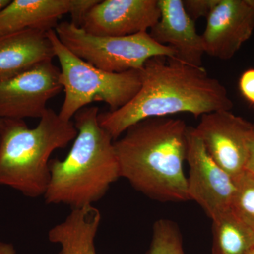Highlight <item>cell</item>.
<instances>
[{
  "mask_svg": "<svg viewBox=\"0 0 254 254\" xmlns=\"http://www.w3.org/2000/svg\"><path fill=\"white\" fill-rule=\"evenodd\" d=\"M160 18L158 0H99L80 28L94 36H131L148 32Z\"/></svg>",
  "mask_w": 254,
  "mask_h": 254,
  "instance_id": "11",
  "label": "cell"
},
{
  "mask_svg": "<svg viewBox=\"0 0 254 254\" xmlns=\"http://www.w3.org/2000/svg\"><path fill=\"white\" fill-rule=\"evenodd\" d=\"M55 58L48 32L28 29L0 34V81L53 62Z\"/></svg>",
  "mask_w": 254,
  "mask_h": 254,
  "instance_id": "13",
  "label": "cell"
},
{
  "mask_svg": "<svg viewBox=\"0 0 254 254\" xmlns=\"http://www.w3.org/2000/svg\"><path fill=\"white\" fill-rule=\"evenodd\" d=\"M212 254H249L254 250V230L232 210L213 220Z\"/></svg>",
  "mask_w": 254,
  "mask_h": 254,
  "instance_id": "16",
  "label": "cell"
},
{
  "mask_svg": "<svg viewBox=\"0 0 254 254\" xmlns=\"http://www.w3.org/2000/svg\"><path fill=\"white\" fill-rule=\"evenodd\" d=\"M145 254H185L181 232L171 220L155 222L149 249Z\"/></svg>",
  "mask_w": 254,
  "mask_h": 254,
  "instance_id": "17",
  "label": "cell"
},
{
  "mask_svg": "<svg viewBox=\"0 0 254 254\" xmlns=\"http://www.w3.org/2000/svg\"><path fill=\"white\" fill-rule=\"evenodd\" d=\"M0 254H16V252L11 244L0 242Z\"/></svg>",
  "mask_w": 254,
  "mask_h": 254,
  "instance_id": "23",
  "label": "cell"
},
{
  "mask_svg": "<svg viewBox=\"0 0 254 254\" xmlns=\"http://www.w3.org/2000/svg\"><path fill=\"white\" fill-rule=\"evenodd\" d=\"M235 181L237 188L232 210L254 230V176L245 172Z\"/></svg>",
  "mask_w": 254,
  "mask_h": 254,
  "instance_id": "18",
  "label": "cell"
},
{
  "mask_svg": "<svg viewBox=\"0 0 254 254\" xmlns=\"http://www.w3.org/2000/svg\"><path fill=\"white\" fill-rule=\"evenodd\" d=\"M60 65V81L64 91V100L59 116L65 121L93 102H104L109 111L126 105L141 86L139 70L110 73L95 67L78 58L60 41L55 30L48 32Z\"/></svg>",
  "mask_w": 254,
  "mask_h": 254,
  "instance_id": "5",
  "label": "cell"
},
{
  "mask_svg": "<svg viewBox=\"0 0 254 254\" xmlns=\"http://www.w3.org/2000/svg\"><path fill=\"white\" fill-rule=\"evenodd\" d=\"M186 161L190 200L199 204L212 220L232 210L236 181L209 156L194 127H188Z\"/></svg>",
  "mask_w": 254,
  "mask_h": 254,
  "instance_id": "7",
  "label": "cell"
},
{
  "mask_svg": "<svg viewBox=\"0 0 254 254\" xmlns=\"http://www.w3.org/2000/svg\"><path fill=\"white\" fill-rule=\"evenodd\" d=\"M98 107H86L74 115L78 133L63 160L51 159L44 195L48 204L72 209L93 205L120 178L114 140L100 126Z\"/></svg>",
  "mask_w": 254,
  "mask_h": 254,
  "instance_id": "3",
  "label": "cell"
},
{
  "mask_svg": "<svg viewBox=\"0 0 254 254\" xmlns=\"http://www.w3.org/2000/svg\"><path fill=\"white\" fill-rule=\"evenodd\" d=\"M188 126L180 119L148 118L114 141L120 177L135 190L163 202L190 200L184 171Z\"/></svg>",
  "mask_w": 254,
  "mask_h": 254,
  "instance_id": "2",
  "label": "cell"
},
{
  "mask_svg": "<svg viewBox=\"0 0 254 254\" xmlns=\"http://www.w3.org/2000/svg\"><path fill=\"white\" fill-rule=\"evenodd\" d=\"M253 128L231 110H219L202 115L194 130L209 156L236 180L245 172Z\"/></svg>",
  "mask_w": 254,
  "mask_h": 254,
  "instance_id": "8",
  "label": "cell"
},
{
  "mask_svg": "<svg viewBox=\"0 0 254 254\" xmlns=\"http://www.w3.org/2000/svg\"><path fill=\"white\" fill-rule=\"evenodd\" d=\"M3 127H4V119L0 118V137H1V131H2Z\"/></svg>",
  "mask_w": 254,
  "mask_h": 254,
  "instance_id": "25",
  "label": "cell"
},
{
  "mask_svg": "<svg viewBox=\"0 0 254 254\" xmlns=\"http://www.w3.org/2000/svg\"><path fill=\"white\" fill-rule=\"evenodd\" d=\"M60 77V68L49 62L0 81V118H41L48 102L63 90Z\"/></svg>",
  "mask_w": 254,
  "mask_h": 254,
  "instance_id": "9",
  "label": "cell"
},
{
  "mask_svg": "<svg viewBox=\"0 0 254 254\" xmlns=\"http://www.w3.org/2000/svg\"><path fill=\"white\" fill-rule=\"evenodd\" d=\"M245 172L254 176V124L253 131H252L250 145H249L248 158L246 163Z\"/></svg>",
  "mask_w": 254,
  "mask_h": 254,
  "instance_id": "22",
  "label": "cell"
},
{
  "mask_svg": "<svg viewBox=\"0 0 254 254\" xmlns=\"http://www.w3.org/2000/svg\"><path fill=\"white\" fill-rule=\"evenodd\" d=\"M72 121H65L48 108L34 128L24 120H4L0 137V185L30 198L46 194L50 156L77 136Z\"/></svg>",
  "mask_w": 254,
  "mask_h": 254,
  "instance_id": "4",
  "label": "cell"
},
{
  "mask_svg": "<svg viewBox=\"0 0 254 254\" xmlns=\"http://www.w3.org/2000/svg\"><path fill=\"white\" fill-rule=\"evenodd\" d=\"M100 221L101 214L93 205L72 209L50 230L48 239L60 245L59 254H97L95 240Z\"/></svg>",
  "mask_w": 254,
  "mask_h": 254,
  "instance_id": "15",
  "label": "cell"
},
{
  "mask_svg": "<svg viewBox=\"0 0 254 254\" xmlns=\"http://www.w3.org/2000/svg\"><path fill=\"white\" fill-rule=\"evenodd\" d=\"M71 6V0H11L0 10V34L55 30Z\"/></svg>",
  "mask_w": 254,
  "mask_h": 254,
  "instance_id": "14",
  "label": "cell"
},
{
  "mask_svg": "<svg viewBox=\"0 0 254 254\" xmlns=\"http://www.w3.org/2000/svg\"><path fill=\"white\" fill-rule=\"evenodd\" d=\"M141 86L136 96L116 111L99 113L100 126L114 141L135 124L153 118L231 110L233 102L227 88L204 67H197L170 57H154L139 70Z\"/></svg>",
  "mask_w": 254,
  "mask_h": 254,
  "instance_id": "1",
  "label": "cell"
},
{
  "mask_svg": "<svg viewBox=\"0 0 254 254\" xmlns=\"http://www.w3.org/2000/svg\"><path fill=\"white\" fill-rule=\"evenodd\" d=\"M220 0H182L187 14L193 21L201 17L208 18Z\"/></svg>",
  "mask_w": 254,
  "mask_h": 254,
  "instance_id": "19",
  "label": "cell"
},
{
  "mask_svg": "<svg viewBox=\"0 0 254 254\" xmlns=\"http://www.w3.org/2000/svg\"><path fill=\"white\" fill-rule=\"evenodd\" d=\"M55 31L73 55L108 72L140 70L154 57H176L175 50L157 43L148 32L120 37L94 36L68 21L60 22Z\"/></svg>",
  "mask_w": 254,
  "mask_h": 254,
  "instance_id": "6",
  "label": "cell"
},
{
  "mask_svg": "<svg viewBox=\"0 0 254 254\" xmlns=\"http://www.w3.org/2000/svg\"><path fill=\"white\" fill-rule=\"evenodd\" d=\"M249 254H254V251H252V252H251V253Z\"/></svg>",
  "mask_w": 254,
  "mask_h": 254,
  "instance_id": "26",
  "label": "cell"
},
{
  "mask_svg": "<svg viewBox=\"0 0 254 254\" xmlns=\"http://www.w3.org/2000/svg\"><path fill=\"white\" fill-rule=\"evenodd\" d=\"M239 88L242 96L254 105V68H250L242 73L239 81Z\"/></svg>",
  "mask_w": 254,
  "mask_h": 254,
  "instance_id": "21",
  "label": "cell"
},
{
  "mask_svg": "<svg viewBox=\"0 0 254 254\" xmlns=\"http://www.w3.org/2000/svg\"><path fill=\"white\" fill-rule=\"evenodd\" d=\"M71 10L68 14L71 16V21L70 22L81 27L87 14L99 0H71Z\"/></svg>",
  "mask_w": 254,
  "mask_h": 254,
  "instance_id": "20",
  "label": "cell"
},
{
  "mask_svg": "<svg viewBox=\"0 0 254 254\" xmlns=\"http://www.w3.org/2000/svg\"><path fill=\"white\" fill-rule=\"evenodd\" d=\"M11 0H0V10L2 9L4 6L9 4Z\"/></svg>",
  "mask_w": 254,
  "mask_h": 254,
  "instance_id": "24",
  "label": "cell"
},
{
  "mask_svg": "<svg viewBox=\"0 0 254 254\" xmlns=\"http://www.w3.org/2000/svg\"><path fill=\"white\" fill-rule=\"evenodd\" d=\"M160 18L150 30L157 43L171 47L177 60L197 67H203L205 54L201 35L195 29V21L190 17L182 0H158Z\"/></svg>",
  "mask_w": 254,
  "mask_h": 254,
  "instance_id": "12",
  "label": "cell"
},
{
  "mask_svg": "<svg viewBox=\"0 0 254 254\" xmlns=\"http://www.w3.org/2000/svg\"><path fill=\"white\" fill-rule=\"evenodd\" d=\"M207 19L205 54L231 59L254 31V0H220Z\"/></svg>",
  "mask_w": 254,
  "mask_h": 254,
  "instance_id": "10",
  "label": "cell"
}]
</instances>
